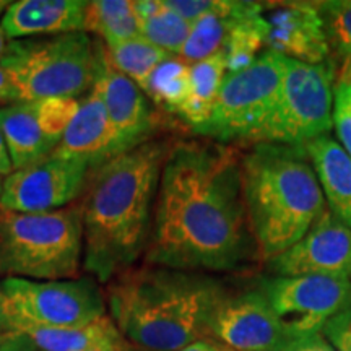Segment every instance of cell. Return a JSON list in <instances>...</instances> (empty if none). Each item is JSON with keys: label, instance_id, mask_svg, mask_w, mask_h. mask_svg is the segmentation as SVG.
<instances>
[{"label": "cell", "instance_id": "cell-1", "mask_svg": "<svg viewBox=\"0 0 351 351\" xmlns=\"http://www.w3.org/2000/svg\"><path fill=\"white\" fill-rule=\"evenodd\" d=\"M245 213L241 153L182 140L161 169L145 263L182 271H231L257 258Z\"/></svg>", "mask_w": 351, "mask_h": 351}, {"label": "cell", "instance_id": "cell-2", "mask_svg": "<svg viewBox=\"0 0 351 351\" xmlns=\"http://www.w3.org/2000/svg\"><path fill=\"white\" fill-rule=\"evenodd\" d=\"M171 145L152 138L90 173L80 197L82 263L98 282H111L145 256Z\"/></svg>", "mask_w": 351, "mask_h": 351}, {"label": "cell", "instance_id": "cell-3", "mask_svg": "<svg viewBox=\"0 0 351 351\" xmlns=\"http://www.w3.org/2000/svg\"><path fill=\"white\" fill-rule=\"evenodd\" d=\"M225 289L213 278L147 265L127 269L109 282V317L143 351H179L205 339Z\"/></svg>", "mask_w": 351, "mask_h": 351}, {"label": "cell", "instance_id": "cell-4", "mask_svg": "<svg viewBox=\"0 0 351 351\" xmlns=\"http://www.w3.org/2000/svg\"><path fill=\"white\" fill-rule=\"evenodd\" d=\"M243 197L258 258L295 245L327 210L304 147L256 143L241 153Z\"/></svg>", "mask_w": 351, "mask_h": 351}, {"label": "cell", "instance_id": "cell-5", "mask_svg": "<svg viewBox=\"0 0 351 351\" xmlns=\"http://www.w3.org/2000/svg\"><path fill=\"white\" fill-rule=\"evenodd\" d=\"M82 262L80 202L44 213L0 207V278L70 280Z\"/></svg>", "mask_w": 351, "mask_h": 351}, {"label": "cell", "instance_id": "cell-6", "mask_svg": "<svg viewBox=\"0 0 351 351\" xmlns=\"http://www.w3.org/2000/svg\"><path fill=\"white\" fill-rule=\"evenodd\" d=\"M104 47L85 32L8 41L0 65L21 101L80 99L98 80Z\"/></svg>", "mask_w": 351, "mask_h": 351}, {"label": "cell", "instance_id": "cell-7", "mask_svg": "<svg viewBox=\"0 0 351 351\" xmlns=\"http://www.w3.org/2000/svg\"><path fill=\"white\" fill-rule=\"evenodd\" d=\"M335 67L332 62L311 65L287 59L274 108L249 140L304 147L332 130Z\"/></svg>", "mask_w": 351, "mask_h": 351}, {"label": "cell", "instance_id": "cell-8", "mask_svg": "<svg viewBox=\"0 0 351 351\" xmlns=\"http://www.w3.org/2000/svg\"><path fill=\"white\" fill-rule=\"evenodd\" d=\"M12 330L83 327L104 317L106 298L95 278L0 280Z\"/></svg>", "mask_w": 351, "mask_h": 351}, {"label": "cell", "instance_id": "cell-9", "mask_svg": "<svg viewBox=\"0 0 351 351\" xmlns=\"http://www.w3.org/2000/svg\"><path fill=\"white\" fill-rule=\"evenodd\" d=\"M285 62L287 57L265 49L251 67L226 73L208 121L192 132L221 145L247 147L274 108Z\"/></svg>", "mask_w": 351, "mask_h": 351}, {"label": "cell", "instance_id": "cell-10", "mask_svg": "<svg viewBox=\"0 0 351 351\" xmlns=\"http://www.w3.org/2000/svg\"><path fill=\"white\" fill-rule=\"evenodd\" d=\"M261 291L289 337L320 332L333 315L351 307V282L330 276L275 275Z\"/></svg>", "mask_w": 351, "mask_h": 351}, {"label": "cell", "instance_id": "cell-11", "mask_svg": "<svg viewBox=\"0 0 351 351\" xmlns=\"http://www.w3.org/2000/svg\"><path fill=\"white\" fill-rule=\"evenodd\" d=\"M90 173L86 161L51 153L3 179L0 207L19 213L65 208L80 199Z\"/></svg>", "mask_w": 351, "mask_h": 351}, {"label": "cell", "instance_id": "cell-12", "mask_svg": "<svg viewBox=\"0 0 351 351\" xmlns=\"http://www.w3.org/2000/svg\"><path fill=\"white\" fill-rule=\"evenodd\" d=\"M80 99L20 101L0 109V129L13 168L20 169L49 156L75 116Z\"/></svg>", "mask_w": 351, "mask_h": 351}, {"label": "cell", "instance_id": "cell-13", "mask_svg": "<svg viewBox=\"0 0 351 351\" xmlns=\"http://www.w3.org/2000/svg\"><path fill=\"white\" fill-rule=\"evenodd\" d=\"M208 335L232 351H282L289 340L262 291L223 296L210 317Z\"/></svg>", "mask_w": 351, "mask_h": 351}, {"label": "cell", "instance_id": "cell-14", "mask_svg": "<svg viewBox=\"0 0 351 351\" xmlns=\"http://www.w3.org/2000/svg\"><path fill=\"white\" fill-rule=\"evenodd\" d=\"M267 263L275 275H320L351 282V228L327 208L301 241Z\"/></svg>", "mask_w": 351, "mask_h": 351}, {"label": "cell", "instance_id": "cell-15", "mask_svg": "<svg viewBox=\"0 0 351 351\" xmlns=\"http://www.w3.org/2000/svg\"><path fill=\"white\" fill-rule=\"evenodd\" d=\"M95 88L99 91L106 108L117 155L150 142V135L156 127L150 99L137 83L122 75L108 62L104 51Z\"/></svg>", "mask_w": 351, "mask_h": 351}, {"label": "cell", "instance_id": "cell-16", "mask_svg": "<svg viewBox=\"0 0 351 351\" xmlns=\"http://www.w3.org/2000/svg\"><path fill=\"white\" fill-rule=\"evenodd\" d=\"M265 20L269 23L267 49L311 65L332 62L319 3H280Z\"/></svg>", "mask_w": 351, "mask_h": 351}, {"label": "cell", "instance_id": "cell-17", "mask_svg": "<svg viewBox=\"0 0 351 351\" xmlns=\"http://www.w3.org/2000/svg\"><path fill=\"white\" fill-rule=\"evenodd\" d=\"M52 153L86 161L91 171L101 168L117 156L106 108L95 86L78 101L75 116L72 117L62 140Z\"/></svg>", "mask_w": 351, "mask_h": 351}, {"label": "cell", "instance_id": "cell-18", "mask_svg": "<svg viewBox=\"0 0 351 351\" xmlns=\"http://www.w3.org/2000/svg\"><path fill=\"white\" fill-rule=\"evenodd\" d=\"M86 2L83 0H19L3 13L7 41L85 32Z\"/></svg>", "mask_w": 351, "mask_h": 351}, {"label": "cell", "instance_id": "cell-19", "mask_svg": "<svg viewBox=\"0 0 351 351\" xmlns=\"http://www.w3.org/2000/svg\"><path fill=\"white\" fill-rule=\"evenodd\" d=\"M327 208L351 228V156L330 135L304 145Z\"/></svg>", "mask_w": 351, "mask_h": 351}, {"label": "cell", "instance_id": "cell-20", "mask_svg": "<svg viewBox=\"0 0 351 351\" xmlns=\"http://www.w3.org/2000/svg\"><path fill=\"white\" fill-rule=\"evenodd\" d=\"M263 3L245 2L239 13L231 19V26L223 44L226 73L251 67L263 52L269 36V23L263 15Z\"/></svg>", "mask_w": 351, "mask_h": 351}, {"label": "cell", "instance_id": "cell-21", "mask_svg": "<svg viewBox=\"0 0 351 351\" xmlns=\"http://www.w3.org/2000/svg\"><path fill=\"white\" fill-rule=\"evenodd\" d=\"M21 333L32 339L38 351H95L124 339L109 315L83 327L28 328Z\"/></svg>", "mask_w": 351, "mask_h": 351}, {"label": "cell", "instance_id": "cell-22", "mask_svg": "<svg viewBox=\"0 0 351 351\" xmlns=\"http://www.w3.org/2000/svg\"><path fill=\"white\" fill-rule=\"evenodd\" d=\"M226 75L225 52L219 51L208 59L191 64V93L179 117L195 130L208 121L218 91Z\"/></svg>", "mask_w": 351, "mask_h": 351}, {"label": "cell", "instance_id": "cell-23", "mask_svg": "<svg viewBox=\"0 0 351 351\" xmlns=\"http://www.w3.org/2000/svg\"><path fill=\"white\" fill-rule=\"evenodd\" d=\"M85 33H96L104 46H116L140 38V20L134 0H91L86 2Z\"/></svg>", "mask_w": 351, "mask_h": 351}, {"label": "cell", "instance_id": "cell-24", "mask_svg": "<svg viewBox=\"0 0 351 351\" xmlns=\"http://www.w3.org/2000/svg\"><path fill=\"white\" fill-rule=\"evenodd\" d=\"M143 93L156 106L179 117L191 93V64L179 56H171L153 72Z\"/></svg>", "mask_w": 351, "mask_h": 351}, {"label": "cell", "instance_id": "cell-25", "mask_svg": "<svg viewBox=\"0 0 351 351\" xmlns=\"http://www.w3.org/2000/svg\"><path fill=\"white\" fill-rule=\"evenodd\" d=\"M104 52H106L108 62L122 75L137 83L142 91L153 72L173 56L153 46L152 43L145 41L143 38L132 39V41L116 44V46H104Z\"/></svg>", "mask_w": 351, "mask_h": 351}, {"label": "cell", "instance_id": "cell-26", "mask_svg": "<svg viewBox=\"0 0 351 351\" xmlns=\"http://www.w3.org/2000/svg\"><path fill=\"white\" fill-rule=\"evenodd\" d=\"M335 67V83L351 82V0L319 3Z\"/></svg>", "mask_w": 351, "mask_h": 351}, {"label": "cell", "instance_id": "cell-27", "mask_svg": "<svg viewBox=\"0 0 351 351\" xmlns=\"http://www.w3.org/2000/svg\"><path fill=\"white\" fill-rule=\"evenodd\" d=\"M191 29V21L166 5L165 0L150 19L140 21V38L173 56L181 54Z\"/></svg>", "mask_w": 351, "mask_h": 351}, {"label": "cell", "instance_id": "cell-28", "mask_svg": "<svg viewBox=\"0 0 351 351\" xmlns=\"http://www.w3.org/2000/svg\"><path fill=\"white\" fill-rule=\"evenodd\" d=\"M243 8H241V10H243ZM234 15H208L197 20L195 23H192L191 34H189L187 43L184 44L179 57L189 64H195L204 59H208L210 56L221 51L223 44H225V39L228 36V32H230L231 19Z\"/></svg>", "mask_w": 351, "mask_h": 351}, {"label": "cell", "instance_id": "cell-29", "mask_svg": "<svg viewBox=\"0 0 351 351\" xmlns=\"http://www.w3.org/2000/svg\"><path fill=\"white\" fill-rule=\"evenodd\" d=\"M166 5L191 23L208 15L231 16L243 8L244 2L238 0H165Z\"/></svg>", "mask_w": 351, "mask_h": 351}, {"label": "cell", "instance_id": "cell-30", "mask_svg": "<svg viewBox=\"0 0 351 351\" xmlns=\"http://www.w3.org/2000/svg\"><path fill=\"white\" fill-rule=\"evenodd\" d=\"M332 127L337 142L351 156V82H337L333 85Z\"/></svg>", "mask_w": 351, "mask_h": 351}, {"label": "cell", "instance_id": "cell-31", "mask_svg": "<svg viewBox=\"0 0 351 351\" xmlns=\"http://www.w3.org/2000/svg\"><path fill=\"white\" fill-rule=\"evenodd\" d=\"M320 333L337 351H351V307L333 315Z\"/></svg>", "mask_w": 351, "mask_h": 351}, {"label": "cell", "instance_id": "cell-32", "mask_svg": "<svg viewBox=\"0 0 351 351\" xmlns=\"http://www.w3.org/2000/svg\"><path fill=\"white\" fill-rule=\"evenodd\" d=\"M282 351H337L320 332L289 337Z\"/></svg>", "mask_w": 351, "mask_h": 351}, {"label": "cell", "instance_id": "cell-33", "mask_svg": "<svg viewBox=\"0 0 351 351\" xmlns=\"http://www.w3.org/2000/svg\"><path fill=\"white\" fill-rule=\"evenodd\" d=\"M21 96L16 90L15 83L12 82V78L8 73L3 70L2 65H0V104L3 108L10 106V104L20 103Z\"/></svg>", "mask_w": 351, "mask_h": 351}, {"label": "cell", "instance_id": "cell-34", "mask_svg": "<svg viewBox=\"0 0 351 351\" xmlns=\"http://www.w3.org/2000/svg\"><path fill=\"white\" fill-rule=\"evenodd\" d=\"M0 351H36V346H34L28 335L21 332H13L12 339L7 341V345Z\"/></svg>", "mask_w": 351, "mask_h": 351}, {"label": "cell", "instance_id": "cell-35", "mask_svg": "<svg viewBox=\"0 0 351 351\" xmlns=\"http://www.w3.org/2000/svg\"><path fill=\"white\" fill-rule=\"evenodd\" d=\"M179 351H232V350L228 348L225 345H221L217 340L207 339V337H205V339H200L194 341V343L184 346V348Z\"/></svg>", "mask_w": 351, "mask_h": 351}, {"label": "cell", "instance_id": "cell-36", "mask_svg": "<svg viewBox=\"0 0 351 351\" xmlns=\"http://www.w3.org/2000/svg\"><path fill=\"white\" fill-rule=\"evenodd\" d=\"M13 171H15V168H13L10 153H8L5 138H3L2 129H0V178H2V176L7 178V176H10Z\"/></svg>", "mask_w": 351, "mask_h": 351}, {"label": "cell", "instance_id": "cell-37", "mask_svg": "<svg viewBox=\"0 0 351 351\" xmlns=\"http://www.w3.org/2000/svg\"><path fill=\"white\" fill-rule=\"evenodd\" d=\"M137 350H138L137 346L132 345L130 341L124 337V339L116 341V343H111V345L104 346V348H99V350H95V351H137Z\"/></svg>", "mask_w": 351, "mask_h": 351}, {"label": "cell", "instance_id": "cell-38", "mask_svg": "<svg viewBox=\"0 0 351 351\" xmlns=\"http://www.w3.org/2000/svg\"><path fill=\"white\" fill-rule=\"evenodd\" d=\"M5 332H15V330H12L10 320H8V315L5 311V302H3L2 291H0V333H5Z\"/></svg>", "mask_w": 351, "mask_h": 351}, {"label": "cell", "instance_id": "cell-39", "mask_svg": "<svg viewBox=\"0 0 351 351\" xmlns=\"http://www.w3.org/2000/svg\"><path fill=\"white\" fill-rule=\"evenodd\" d=\"M7 44H8V41L5 38V33H3L2 26H0V59H2L3 52H5V49H7Z\"/></svg>", "mask_w": 351, "mask_h": 351}, {"label": "cell", "instance_id": "cell-40", "mask_svg": "<svg viewBox=\"0 0 351 351\" xmlns=\"http://www.w3.org/2000/svg\"><path fill=\"white\" fill-rule=\"evenodd\" d=\"M13 332H5V333H0V350L7 345V341L12 339Z\"/></svg>", "mask_w": 351, "mask_h": 351}, {"label": "cell", "instance_id": "cell-41", "mask_svg": "<svg viewBox=\"0 0 351 351\" xmlns=\"http://www.w3.org/2000/svg\"><path fill=\"white\" fill-rule=\"evenodd\" d=\"M10 0H0V16H3V13H5V10L8 7H10Z\"/></svg>", "mask_w": 351, "mask_h": 351}, {"label": "cell", "instance_id": "cell-42", "mask_svg": "<svg viewBox=\"0 0 351 351\" xmlns=\"http://www.w3.org/2000/svg\"><path fill=\"white\" fill-rule=\"evenodd\" d=\"M2 186H3V181H2V178H0V195H2Z\"/></svg>", "mask_w": 351, "mask_h": 351}]
</instances>
